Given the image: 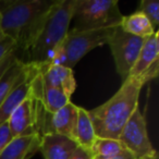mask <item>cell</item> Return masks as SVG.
<instances>
[{
    "instance_id": "cell-1",
    "label": "cell",
    "mask_w": 159,
    "mask_h": 159,
    "mask_svg": "<svg viewBox=\"0 0 159 159\" xmlns=\"http://www.w3.org/2000/svg\"><path fill=\"white\" fill-rule=\"evenodd\" d=\"M144 85L142 79L129 76L110 99L89 111L96 137L118 139L122 129L139 108Z\"/></svg>"
},
{
    "instance_id": "cell-2",
    "label": "cell",
    "mask_w": 159,
    "mask_h": 159,
    "mask_svg": "<svg viewBox=\"0 0 159 159\" xmlns=\"http://www.w3.org/2000/svg\"><path fill=\"white\" fill-rule=\"evenodd\" d=\"M56 0L0 1V31L24 52L32 44Z\"/></svg>"
},
{
    "instance_id": "cell-3",
    "label": "cell",
    "mask_w": 159,
    "mask_h": 159,
    "mask_svg": "<svg viewBox=\"0 0 159 159\" xmlns=\"http://www.w3.org/2000/svg\"><path fill=\"white\" fill-rule=\"evenodd\" d=\"M76 3L77 0H56L21 61L35 66L49 63L52 52L68 34Z\"/></svg>"
},
{
    "instance_id": "cell-4",
    "label": "cell",
    "mask_w": 159,
    "mask_h": 159,
    "mask_svg": "<svg viewBox=\"0 0 159 159\" xmlns=\"http://www.w3.org/2000/svg\"><path fill=\"white\" fill-rule=\"evenodd\" d=\"M116 27L99 30H69L55 49L48 64H60L72 69L93 49L105 45Z\"/></svg>"
},
{
    "instance_id": "cell-5",
    "label": "cell",
    "mask_w": 159,
    "mask_h": 159,
    "mask_svg": "<svg viewBox=\"0 0 159 159\" xmlns=\"http://www.w3.org/2000/svg\"><path fill=\"white\" fill-rule=\"evenodd\" d=\"M118 0H77L73 19L76 30L117 27L122 21Z\"/></svg>"
},
{
    "instance_id": "cell-6",
    "label": "cell",
    "mask_w": 159,
    "mask_h": 159,
    "mask_svg": "<svg viewBox=\"0 0 159 159\" xmlns=\"http://www.w3.org/2000/svg\"><path fill=\"white\" fill-rule=\"evenodd\" d=\"M145 38L137 37L123 32L117 26L108 38L106 44L109 46L115 61L116 71L122 82L130 75V72L137 59Z\"/></svg>"
},
{
    "instance_id": "cell-7",
    "label": "cell",
    "mask_w": 159,
    "mask_h": 159,
    "mask_svg": "<svg viewBox=\"0 0 159 159\" xmlns=\"http://www.w3.org/2000/svg\"><path fill=\"white\" fill-rule=\"evenodd\" d=\"M118 141L136 159H148L157 154L148 137L146 119L139 108L131 116L122 129Z\"/></svg>"
},
{
    "instance_id": "cell-8",
    "label": "cell",
    "mask_w": 159,
    "mask_h": 159,
    "mask_svg": "<svg viewBox=\"0 0 159 159\" xmlns=\"http://www.w3.org/2000/svg\"><path fill=\"white\" fill-rule=\"evenodd\" d=\"M32 66V82H31V97L35 102L40 104L46 112L55 113L62 107L70 102V98L57 89L48 86L43 82L42 77L38 73L37 66L35 64Z\"/></svg>"
},
{
    "instance_id": "cell-9",
    "label": "cell",
    "mask_w": 159,
    "mask_h": 159,
    "mask_svg": "<svg viewBox=\"0 0 159 159\" xmlns=\"http://www.w3.org/2000/svg\"><path fill=\"white\" fill-rule=\"evenodd\" d=\"M36 66L45 84L63 92L69 98L72 96L76 89L72 69L60 64H40Z\"/></svg>"
},
{
    "instance_id": "cell-10",
    "label": "cell",
    "mask_w": 159,
    "mask_h": 159,
    "mask_svg": "<svg viewBox=\"0 0 159 159\" xmlns=\"http://www.w3.org/2000/svg\"><path fill=\"white\" fill-rule=\"evenodd\" d=\"M39 143L40 135L33 128L13 137L0 152V159H29L39 149Z\"/></svg>"
},
{
    "instance_id": "cell-11",
    "label": "cell",
    "mask_w": 159,
    "mask_h": 159,
    "mask_svg": "<svg viewBox=\"0 0 159 159\" xmlns=\"http://www.w3.org/2000/svg\"><path fill=\"white\" fill-rule=\"evenodd\" d=\"M79 145L66 136L56 133H47L40 136L39 150L45 159H70Z\"/></svg>"
},
{
    "instance_id": "cell-12",
    "label": "cell",
    "mask_w": 159,
    "mask_h": 159,
    "mask_svg": "<svg viewBox=\"0 0 159 159\" xmlns=\"http://www.w3.org/2000/svg\"><path fill=\"white\" fill-rule=\"evenodd\" d=\"M35 119L36 102L30 96L16 109V111L8 120V125L11 131L12 137L22 135L26 131L33 129L35 124Z\"/></svg>"
},
{
    "instance_id": "cell-13",
    "label": "cell",
    "mask_w": 159,
    "mask_h": 159,
    "mask_svg": "<svg viewBox=\"0 0 159 159\" xmlns=\"http://www.w3.org/2000/svg\"><path fill=\"white\" fill-rule=\"evenodd\" d=\"M31 82H32V66L29 64V73L26 77L20 84H18L11 93L7 96L0 106V126L7 123L8 120L16 111V109L31 96Z\"/></svg>"
},
{
    "instance_id": "cell-14",
    "label": "cell",
    "mask_w": 159,
    "mask_h": 159,
    "mask_svg": "<svg viewBox=\"0 0 159 159\" xmlns=\"http://www.w3.org/2000/svg\"><path fill=\"white\" fill-rule=\"evenodd\" d=\"M159 38L158 32L154 33L152 36L145 38L141 51H139L137 59L133 66L129 76L137 77L144 72L152 68L154 64L158 63L159 60Z\"/></svg>"
},
{
    "instance_id": "cell-15",
    "label": "cell",
    "mask_w": 159,
    "mask_h": 159,
    "mask_svg": "<svg viewBox=\"0 0 159 159\" xmlns=\"http://www.w3.org/2000/svg\"><path fill=\"white\" fill-rule=\"evenodd\" d=\"M27 73H29V64L22 62L16 56L13 62L6 70L2 76L0 77V106L7 98V96L11 93L12 89L26 77Z\"/></svg>"
},
{
    "instance_id": "cell-16",
    "label": "cell",
    "mask_w": 159,
    "mask_h": 159,
    "mask_svg": "<svg viewBox=\"0 0 159 159\" xmlns=\"http://www.w3.org/2000/svg\"><path fill=\"white\" fill-rule=\"evenodd\" d=\"M73 139L82 149L89 152L92 145L96 139L93 123L89 116V110L79 107L77 110V120L74 130Z\"/></svg>"
},
{
    "instance_id": "cell-17",
    "label": "cell",
    "mask_w": 159,
    "mask_h": 159,
    "mask_svg": "<svg viewBox=\"0 0 159 159\" xmlns=\"http://www.w3.org/2000/svg\"><path fill=\"white\" fill-rule=\"evenodd\" d=\"M119 26L125 33L141 38H147L156 33L147 18L139 10L130 16H123Z\"/></svg>"
},
{
    "instance_id": "cell-18",
    "label": "cell",
    "mask_w": 159,
    "mask_h": 159,
    "mask_svg": "<svg viewBox=\"0 0 159 159\" xmlns=\"http://www.w3.org/2000/svg\"><path fill=\"white\" fill-rule=\"evenodd\" d=\"M124 149L125 148L118 139L96 137L89 152L92 159H110L119 155Z\"/></svg>"
},
{
    "instance_id": "cell-19",
    "label": "cell",
    "mask_w": 159,
    "mask_h": 159,
    "mask_svg": "<svg viewBox=\"0 0 159 159\" xmlns=\"http://www.w3.org/2000/svg\"><path fill=\"white\" fill-rule=\"evenodd\" d=\"M139 11H141L150 22L152 29L158 32L159 25V1L158 0H142Z\"/></svg>"
},
{
    "instance_id": "cell-20",
    "label": "cell",
    "mask_w": 159,
    "mask_h": 159,
    "mask_svg": "<svg viewBox=\"0 0 159 159\" xmlns=\"http://www.w3.org/2000/svg\"><path fill=\"white\" fill-rule=\"evenodd\" d=\"M13 139L11 135V131L8 125V122L0 126V152H2L3 148L7 146V144L9 143L11 139Z\"/></svg>"
},
{
    "instance_id": "cell-21",
    "label": "cell",
    "mask_w": 159,
    "mask_h": 159,
    "mask_svg": "<svg viewBox=\"0 0 159 159\" xmlns=\"http://www.w3.org/2000/svg\"><path fill=\"white\" fill-rule=\"evenodd\" d=\"M16 58V51H12L9 55H7L3 58L1 61H0V77L2 76V74L6 72L8 68L10 66V64L13 62V60Z\"/></svg>"
},
{
    "instance_id": "cell-22",
    "label": "cell",
    "mask_w": 159,
    "mask_h": 159,
    "mask_svg": "<svg viewBox=\"0 0 159 159\" xmlns=\"http://www.w3.org/2000/svg\"><path fill=\"white\" fill-rule=\"evenodd\" d=\"M70 159H92V157L87 150H84L81 147H79Z\"/></svg>"
},
{
    "instance_id": "cell-23",
    "label": "cell",
    "mask_w": 159,
    "mask_h": 159,
    "mask_svg": "<svg viewBox=\"0 0 159 159\" xmlns=\"http://www.w3.org/2000/svg\"><path fill=\"white\" fill-rule=\"evenodd\" d=\"M110 159H136V158H135L134 155L131 154L129 150L124 149L123 152H120L119 155H117V156L112 157V158H110Z\"/></svg>"
},
{
    "instance_id": "cell-24",
    "label": "cell",
    "mask_w": 159,
    "mask_h": 159,
    "mask_svg": "<svg viewBox=\"0 0 159 159\" xmlns=\"http://www.w3.org/2000/svg\"><path fill=\"white\" fill-rule=\"evenodd\" d=\"M148 159H158V155H155V156H152V157H150V158H148Z\"/></svg>"
},
{
    "instance_id": "cell-25",
    "label": "cell",
    "mask_w": 159,
    "mask_h": 159,
    "mask_svg": "<svg viewBox=\"0 0 159 159\" xmlns=\"http://www.w3.org/2000/svg\"><path fill=\"white\" fill-rule=\"evenodd\" d=\"M0 34H1V31H0Z\"/></svg>"
}]
</instances>
